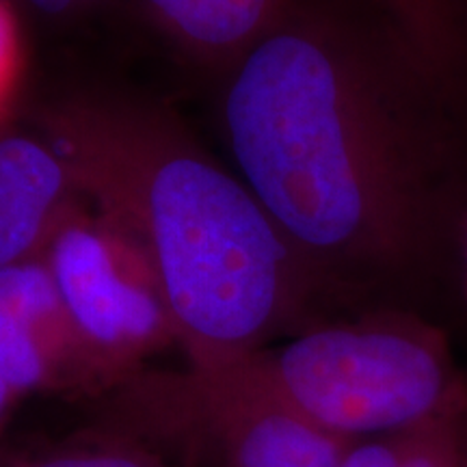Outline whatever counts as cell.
Listing matches in <instances>:
<instances>
[{
    "label": "cell",
    "mask_w": 467,
    "mask_h": 467,
    "mask_svg": "<svg viewBox=\"0 0 467 467\" xmlns=\"http://www.w3.org/2000/svg\"><path fill=\"white\" fill-rule=\"evenodd\" d=\"M20 3L46 17H63L76 11V0H20Z\"/></svg>",
    "instance_id": "16"
},
{
    "label": "cell",
    "mask_w": 467,
    "mask_h": 467,
    "mask_svg": "<svg viewBox=\"0 0 467 467\" xmlns=\"http://www.w3.org/2000/svg\"><path fill=\"white\" fill-rule=\"evenodd\" d=\"M299 0H141L151 22L189 55L227 69L271 35Z\"/></svg>",
    "instance_id": "7"
},
{
    "label": "cell",
    "mask_w": 467,
    "mask_h": 467,
    "mask_svg": "<svg viewBox=\"0 0 467 467\" xmlns=\"http://www.w3.org/2000/svg\"><path fill=\"white\" fill-rule=\"evenodd\" d=\"M78 202L58 219L42 258L110 389L145 368L151 355L180 347V331L141 249Z\"/></svg>",
    "instance_id": "5"
},
{
    "label": "cell",
    "mask_w": 467,
    "mask_h": 467,
    "mask_svg": "<svg viewBox=\"0 0 467 467\" xmlns=\"http://www.w3.org/2000/svg\"><path fill=\"white\" fill-rule=\"evenodd\" d=\"M98 3H102V0H76V11L89 9V7H93V5H98Z\"/></svg>",
    "instance_id": "17"
},
{
    "label": "cell",
    "mask_w": 467,
    "mask_h": 467,
    "mask_svg": "<svg viewBox=\"0 0 467 467\" xmlns=\"http://www.w3.org/2000/svg\"><path fill=\"white\" fill-rule=\"evenodd\" d=\"M221 126L234 171L348 306L452 273L467 83L372 9L299 0L230 67Z\"/></svg>",
    "instance_id": "1"
},
{
    "label": "cell",
    "mask_w": 467,
    "mask_h": 467,
    "mask_svg": "<svg viewBox=\"0 0 467 467\" xmlns=\"http://www.w3.org/2000/svg\"><path fill=\"white\" fill-rule=\"evenodd\" d=\"M11 57H14V33H11L9 16L0 7V87L9 76Z\"/></svg>",
    "instance_id": "15"
},
{
    "label": "cell",
    "mask_w": 467,
    "mask_h": 467,
    "mask_svg": "<svg viewBox=\"0 0 467 467\" xmlns=\"http://www.w3.org/2000/svg\"><path fill=\"white\" fill-rule=\"evenodd\" d=\"M78 200L72 175L44 137H0V266L37 258Z\"/></svg>",
    "instance_id": "6"
},
{
    "label": "cell",
    "mask_w": 467,
    "mask_h": 467,
    "mask_svg": "<svg viewBox=\"0 0 467 467\" xmlns=\"http://www.w3.org/2000/svg\"><path fill=\"white\" fill-rule=\"evenodd\" d=\"M225 361L342 441L400 435L467 409V375L446 331L413 307L340 314Z\"/></svg>",
    "instance_id": "3"
},
{
    "label": "cell",
    "mask_w": 467,
    "mask_h": 467,
    "mask_svg": "<svg viewBox=\"0 0 467 467\" xmlns=\"http://www.w3.org/2000/svg\"><path fill=\"white\" fill-rule=\"evenodd\" d=\"M25 396H20L7 381L0 379V443L7 440V431H9V422L14 418L17 402H20Z\"/></svg>",
    "instance_id": "14"
},
{
    "label": "cell",
    "mask_w": 467,
    "mask_h": 467,
    "mask_svg": "<svg viewBox=\"0 0 467 467\" xmlns=\"http://www.w3.org/2000/svg\"><path fill=\"white\" fill-rule=\"evenodd\" d=\"M0 379L20 396H69L66 377L46 344L28 327L0 312Z\"/></svg>",
    "instance_id": "11"
},
{
    "label": "cell",
    "mask_w": 467,
    "mask_h": 467,
    "mask_svg": "<svg viewBox=\"0 0 467 467\" xmlns=\"http://www.w3.org/2000/svg\"><path fill=\"white\" fill-rule=\"evenodd\" d=\"M452 275H454V279H457L459 292L467 306V214H465L463 223H461V230L457 236V247H454Z\"/></svg>",
    "instance_id": "13"
},
{
    "label": "cell",
    "mask_w": 467,
    "mask_h": 467,
    "mask_svg": "<svg viewBox=\"0 0 467 467\" xmlns=\"http://www.w3.org/2000/svg\"><path fill=\"white\" fill-rule=\"evenodd\" d=\"M85 420L175 467H340L350 443L292 411L236 361L145 366L87 400Z\"/></svg>",
    "instance_id": "4"
},
{
    "label": "cell",
    "mask_w": 467,
    "mask_h": 467,
    "mask_svg": "<svg viewBox=\"0 0 467 467\" xmlns=\"http://www.w3.org/2000/svg\"><path fill=\"white\" fill-rule=\"evenodd\" d=\"M340 467H396L394 437L350 441L342 454Z\"/></svg>",
    "instance_id": "12"
},
{
    "label": "cell",
    "mask_w": 467,
    "mask_h": 467,
    "mask_svg": "<svg viewBox=\"0 0 467 467\" xmlns=\"http://www.w3.org/2000/svg\"><path fill=\"white\" fill-rule=\"evenodd\" d=\"M0 467H175L134 437L85 422L63 437H9L0 443Z\"/></svg>",
    "instance_id": "9"
},
{
    "label": "cell",
    "mask_w": 467,
    "mask_h": 467,
    "mask_svg": "<svg viewBox=\"0 0 467 467\" xmlns=\"http://www.w3.org/2000/svg\"><path fill=\"white\" fill-rule=\"evenodd\" d=\"M39 124L80 200L154 268L186 361L258 353L348 306L241 175L167 115L124 98L78 96L46 109Z\"/></svg>",
    "instance_id": "2"
},
{
    "label": "cell",
    "mask_w": 467,
    "mask_h": 467,
    "mask_svg": "<svg viewBox=\"0 0 467 467\" xmlns=\"http://www.w3.org/2000/svg\"><path fill=\"white\" fill-rule=\"evenodd\" d=\"M0 312L28 327L46 344L66 377L69 396L87 402L107 392L109 383L76 334L42 255L0 266Z\"/></svg>",
    "instance_id": "8"
},
{
    "label": "cell",
    "mask_w": 467,
    "mask_h": 467,
    "mask_svg": "<svg viewBox=\"0 0 467 467\" xmlns=\"http://www.w3.org/2000/svg\"><path fill=\"white\" fill-rule=\"evenodd\" d=\"M443 72L467 80L465 0H364Z\"/></svg>",
    "instance_id": "10"
}]
</instances>
